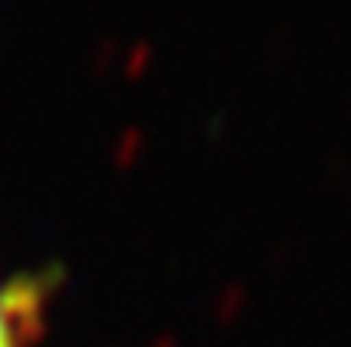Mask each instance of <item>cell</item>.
Returning a JSON list of instances; mask_svg holds the SVG:
<instances>
[{
    "instance_id": "1",
    "label": "cell",
    "mask_w": 351,
    "mask_h": 347,
    "mask_svg": "<svg viewBox=\"0 0 351 347\" xmlns=\"http://www.w3.org/2000/svg\"><path fill=\"white\" fill-rule=\"evenodd\" d=\"M0 347H10V331H7V313H3V303H0Z\"/></svg>"
}]
</instances>
